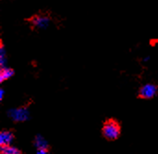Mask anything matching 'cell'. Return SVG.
I'll return each instance as SVG.
<instances>
[{"label":"cell","instance_id":"obj_4","mask_svg":"<svg viewBox=\"0 0 158 154\" xmlns=\"http://www.w3.org/2000/svg\"><path fill=\"white\" fill-rule=\"evenodd\" d=\"M156 93H157V87L156 85L146 84L141 87L139 91V96L142 99H153L156 95Z\"/></svg>","mask_w":158,"mask_h":154},{"label":"cell","instance_id":"obj_11","mask_svg":"<svg viewBox=\"0 0 158 154\" xmlns=\"http://www.w3.org/2000/svg\"><path fill=\"white\" fill-rule=\"evenodd\" d=\"M3 96H4V90L1 88L0 89V99H3Z\"/></svg>","mask_w":158,"mask_h":154},{"label":"cell","instance_id":"obj_1","mask_svg":"<svg viewBox=\"0 0 158 154\" xmlns=\"http://www.w3.org/2000/svg\"><path fill=\"white\" fill-rule=\"evenodd\" d=\"M103 135L108 140H115L120 135V126L115 120H108L104 124Z\"/></svg>","mask_w":158,"mask_h":154},{"label":"cell","instance_id":"obj_9","mask_svg":"<svg viewBox=\"0 0 158 154\" xmlns=\"http://www.w3.org/2000/svg\"><path fill=\"white\" fill-rule=\"evenodd\" d=\"M6 50L4 48V46L1 45V47H0V66H1V68L6 67Z\"/></svg>","mask_w":158,"mask_h":154},{"label":"cell","instance_id":"obj_6","mask_svg":"<svg viewBox=\"0 0 158 154\" xmlns=\"http://www.w3.org/2000/svg\"><path fill=\"white\" fill-rule=\"evenodd\" d=\"M14 75V71L8 67H3L0 70V82H4Z\"/></svg>","mask_w":158,"mask_h":154},{"label":"cell","instance_id":"obj_5","mask_svg":"<svg viewBox=\"0 0 158 154\" xmlns=\"http://www.w3.org/2000/svg\"><path fill=\"white\" fill-rule=\"evenodd\" d=\"M14 139L13 133L10 131H2L0 133V146L6 147L11 145L12 141Z\"/></svg>","mask_w":158,"mask_h":154},{"label":"cell","instance_id":"obj_2","mask_svg":"<svg viewBox=\"0 0 158 154\" xmlns=\"http://www.w3.org/2000/svg\"><path fill=\"white\" fill-rule=\"evenodd\" d=\"M7 115L14 122H26L30 118V112L26 107H20L9 110Z\"/></svg>","mask_w":158,"mask_h":154},{"label":"cell","instance_id":"obj_8","mask_svg":"<svg viewBox=\"0 0 158 154\" xmlns=\"http://www.w3.org/2000/svg\"><path fill=\"white\" fill-rule=\"evenodd\" d=\"M1 154H21V152L18 148L9 145L6 147H1Z\"/></svg>","mask_w":158,"mask_h":154},{"label":"cell","instance_id":"obj_12","mask_svg":"<svg viewBox=\"0 0 158 154\" xmlns=\"http://www.w3.org/2000/svg\"><path fill=\"white\" fill-rule=\"evenodd\" d=\"M148 59H149V58H145V59H143V60H144V61H147V60H148Z\"/></svg>","mask_w":158,"mask_h":154},{"label":"cell","instance_id":"obj_7","mask_svg":"<svg viewBox=\"0 0 158 154\" xmlns=\"http://www.w3.org/2000/svg\"><path fill=\"white\" fill-rule=\"evenodd\" d=\"M34 146L36 147L37 150H45V151H47V149H48L47 141L40 135L36 136V138L34 139Z\"/></svg>","mask_w":158,"mask_h":154},{"label":"cell","instance_id":"obj_3","mask_svg":"<svg viewBox=\"0 0 158 154\" xmlns=\"http://www.w3.org/2000/svg\"><path fill=\"white\" fill-rule=\"evenodd\" d=\"M30 21L33 27L43 30V29H46L48 27V25L50 23V18L44 14H38V15H35L32 18H31Z\"/></svg>","mask_w":158,"mask_h":154},{"label":"cell","instance_id":"obj_10","mask_svg":"<svg viewBox=\"0 0 158 154\" xmlns=\"http://www.w3.org/2000/svg\"><path fill=\"white\" fill-rule=\"evenodd\" d=\"M35 154H48L47 153V151L45 150H37L36 153Z\"/></svg>","mask_w":158,"mask_h":154}]
</instances>
